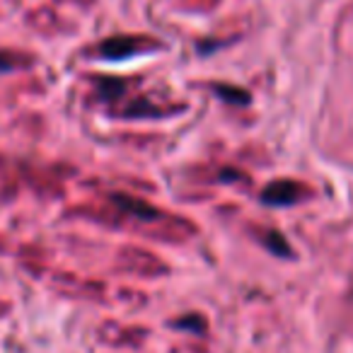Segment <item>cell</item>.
Returning <instances> with one entry per match:
<instances>
[{"label":"cell","instance_id":"6da1fadb","mask_svg":"<svg viewBox=\"0 0 353 353\" xmlns=\"http://www.w3.org/2000/svg\"><path fill=\"white\" fill-rule=\"evenodd\" d=\"M155 41L150 39H128V37H114V39L104 41L102 44V54L104 59H123L128 56L131 51H138V49H150Z\"/></svg>","mask_w":353,"mask_h":353},{"label":"cell","instance_id":"7a4b0ae2","mask_svg":"<svg viewBox=\"0 0 353 353\" xmlns=\"http://www.w3.org/2000/svg\"><path fill=\"white\" fill-rule=\"evenodd\" d=\"M112 201L119 203L126 213L141 218V221H155V218H160V208L150 206V203L141 201V199H136V196L131 199V196H121V194H117V196H112Z\"/></svg>","mask_w":353,"mask_h":353},{"label":"cell","instance_id":"3957f363","mask_svg":"<svg viewBox=\"0 0 353 353\" xmlns=\"http://www.w3.org/2000/svg\"><path fill=\"white\" fill-rule=\"evenodd\" d=\"M298 187L293 182H276L271 187L264 189V201L266 203H274V206H285V203H293L298 201Z\"/></svg>","mask_w":353,"mask_h":353},{"label":"cell","instance_id":"277c9868","mask_svg":"<svg viewBox=\"0 0 353 353\" xmlns=\"http://www.w3.org/2000/svg\"><path fill=\"white\" fill-rule=\"evenodd\" d=\"M30 54H17V51H0V73L3 70L20 68V65H30Z\"/></svg>","mask_w":353,"mask_h":353},{"label":"cell","instance_id":"5b68a950","mask_svg":"<svg viewBox=\"0 0 353 353\" xmlns=\"http://www.w3.org/2000/svg\"><path fill=\"white\" fill-rule=\"evenodd\" d=\"M266 245H269L271 250L276 252V254H290L288 245H285L283 237H281L279 232H269V235H266Z\"/></svg>","mask_w":353,"mask_h":353}]
</instances>
